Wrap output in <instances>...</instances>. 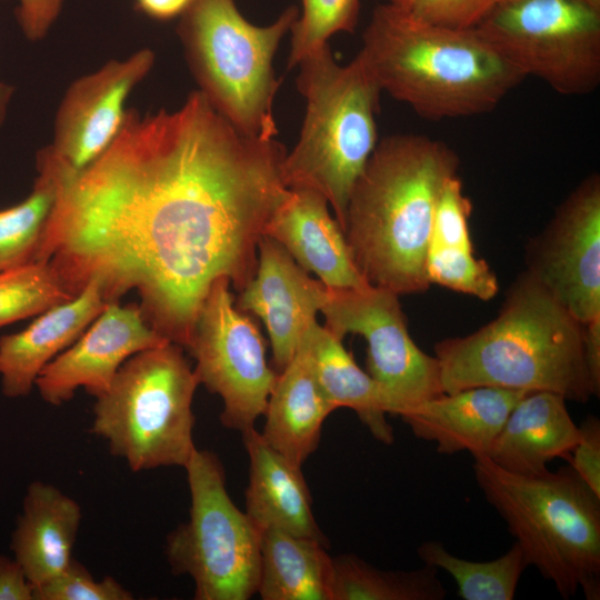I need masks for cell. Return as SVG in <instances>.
I'll return each instance as SVG.
<instances>
[{"label": "cell", "mask_w": 600, "mask_h": 600, "mask_svg": "<svg viewBox=\"0 0 600 600\" xmlns=\"http://www.w3.org/2000/svg\"><path fill=\"white\" fill-rule=\"evenodd\" d=\"M14 88L0 80V129L2 128L8 112V106L13 96Z\"/></svg>", "instance_id": "39"}, {"label": "cell", "mask_w": 600, "mask_h": 600, "mask_svg": "<svg viewBox=\"0 0 600 600\" xmlns=\"http://www.w3.org/2000/svg\"><path fill=\"white\" fill-rule=\"evenodd\" d=\"M433 349L444 393L490 386L551 391L579 403L592 397L583 323L527 270L511 284L493 320Z\"/></svg>", "instance_id": "4"}, {"label": "cell", "mask_w": 600, "mask_h": 600, "mask_svg": "<svg viewBox=\"0 0 600 600\" xmlns=\"http://www.w3.org/2000/svg\"><path fill=\"white\" fill-rule=\"evenodd\" d=\"M73 298L48 262H36L0 273V328L34 317Z\"/></svg>", "instance_id": "29"}, {"label": "cell", "mask_w": 600, "mask_h": 600, "mask_svg": "<svg viewBox=\"0 0 600 600\" xmlns=\"http://www.w3.org/2000/svg\"><path fill=\"white\" fill-rule=\"evenodd\" d=\"M298 16L292 4L273 22L256 26L234 0H193L179 19L177 33L198 90L246 136H278L273 103L282 79L273 60Z\"/></svg>", "instance_id": "7"}, {"label": "cell", "mask_w": 600, "mask_h": 600, "mask_svg": "<svg viewBox=\"0 0 600 600\" xmlns=\"http://www.w3.org/2000/svg\"><path fill=\"white\" fill-rule=\"evenodd\" d=\"M287 152L239 132L199 90L173 111L127 109L111 144L63 182L40 261L72 297L91 280L108 303L137 290L147 322L186 349L211 286L240 292L253 278Z\"/></svg>", "instance_id": "1"}, {"label": "cell", "mask_w": 600, "mask_h": 600, "mask_svg": "<svg viewBox=\"0 0 600 600\" xmlns=\"http://www.w3.org/2000/svg\"><path fill=\"white\" fill-rule=\"evenodd\" d=\"M498 0H413L408 11L431 23L474 28Z\"/></svg>", "instance_id": "33"}, {"label": "cell", "mask_w": 600, "mask_h": 600, "mask_svg": "<svg viewBox=\"0 0 600 600\" xmlns=\"http://www.w3.org/2000/svg\"><path fill=\"white\" fill-rule=\"evenodd\" d=\"M318 382L337 409L353 410L360 421L380 442L393 443V430L386 419L391 413L389 399L380 384L354 361L342 339L317 321L302 338Z\"/></svg>", "instance_id": "24"}, {"label": "cell", "mask_w": 600, "mask_h": 600, "mask_svg": "<svg viewBox=\"0 0 600 600\" xmlns=\"http://www.w3.org/2000/svg\"><path fill=\"white\" fill-rule=\"evenodd\" d=\"M529 391L473 387L441 393L399 417L413 434L436 443L440 454L486 456L516 403Z\"/></svg>", "instance_id": "18"}, {"label": "cell", "mask_w": 600, "mask_h": 600, "mask_svg": "<svg viewBox=\"0 0 600 600\" xmlns=\"http://www.w3.org/2000/svg\"><path fill=\"white\" fill-rule=\"evenodd\" d=\"M0 600H34V589L14 558L0 553Z\"/></svg>", "instance_id": "36"}, {"label": "cell", "mask_w": 600, "mask_h": 600, "mask_svg": "<svg viewBox=\"0 0 600 600\" xmlns=\"http://www.w3.org/2000/svg\"><path fill=\"white\" fill-rule=\"evenodd\" d=\"M578 427V441L567 459L579 477L600 497V420L590 414Z\"/></svg>", "instance_id": "34"}, {"label": "cell", "mask_w": 600, "mask_h": 600, "mask_svg": "<svg viewBox=\"0 0 600 600\" xmlns=\"http://www.w3.org/2000/svg\"><path fill=\"white\" fill-rule=\"evenodd\" d=\"M189 520L167 537L174 574H188L197 600H248L257 593L262 531L231 500L218 456L194 449L184 466Z\"/></svg>", "instance_id": "9"}, {"label": "cell", "mask_w": 600, "mask_h": 600, "mask_svg": "<svg viewBox=\"0 0 600 600\" xmlns=\"http://www.w3.org/2000/svg\"><path fill=\"white\" fill-rule=\"evenodd\" d=\"M332 600H442L447 590L438 569L424 564L408 571H386L354 554L332 558Z\"/></svg>", "instance_id": "27"}, {"label": "cell", "mask_w": 600, "mask_h": 600, "mask_svg": "<svg viewBox=\"0 0 600 600\" xmlns=\"http://www.w3.org/2000/svg\"><path fill=\"white\" fill-rule=\"evenodd\" d=\"M258 251L256 273L234 303L239 310L262 320L271 342L274 366L281 371L317 321L328 287L311 278L271 237L261 236Z\"/></svg>", "instance_id": "16"}, {"label": "cell", "mask_w": 600, "mask_h": 600, "mask_svg": "<svg viewBox=\"0 0 600 600\" xmlns=\"http://www.w3.org/2000/svg\"><path fill=\"white\" fill-rule=\"evenodd\" d=\"M584 1L588 2L590 6L594 7L596 9L600 10V0H584Z\"/></svg>", "instance_id": "41"}, {"label": "cell", "mask_w": 600, "mask_h": 600, "mask_svg": "<svg viewBox=\"0 0 600 600\" xmlns=\"http://www.w3.org/2000/svg\"><path fill=\"white\" fill-rule=\"evenodd\" d=\"M417 554L424 564L448 572L463 600H512L519 580L529 567L517 542L506 553L489 561L459 558L439 541H424L418 547Z\"/></svg>", "instance_id": "28"}, {"label": "cell", "mask_w": 600, "mask_h": 600, "mask_svg": "<svg viewBox=\"0 0 600 600\" xmlns=\"http://www.w3.org/2000/svg\"><path fill=\"white\" fill-rule=\"evenodd\" d=\"M583 359L592 396L600 394V318L583 323Z\"/></svg>", "instance_id": "37"}, {"label": "cell", "mask_w": 600, "mask_h": 600, "mask_svg": "<svg viewBox=\"0 0 600 600\" xmlns=\"http://www.w3.org/2000/svg\"><path fill=\"white\" fill-rule=\"evenodd\" d=\"M502 1H513V0H498V2H502Z\"/></svg>", "instance_id": "42"}, {"label": "cell", "mask_w": 600, "mask_h": 600, "mask_svg": "<svg viewBox=\"0 0 600 600\" xmlns=\"http://www.w3.org/2000/svg\"><path fill=\"white\" fill-rule=\"evenodd\" d=\"M63 0H18L16 18L24 37L41 41L57 21Z\"/></svg>", "instance_id": "35"}, {"label": "cell", "mask_w": 600, "mask_h": 600, "mask_svg": "<svg viewBox=\"0 0 600 600\" xmlns=\"http://www.w3.org/2000/svg\"><path fill=\"white\" fill-rule=\"evenodd\" d=\"M474 29L524 78L560 94L600 84V10L584 0L498 2Z\"/></svg>", "instance_id": "10"}, {"label": "cell", "mask_w": 600, "mask_h": 600, "mask_svg": "<svg viewBox=\"0 0 600 600\" xmlns=\"http://www.w3.org/2000/svg\"><path fill=\"white\" fill-rule=\"evenodd\" d=\"M527 271L579 322L600 318V177L562 201L528 246Z\"/></svg>", "instance_id": "13"}, {"label": "cell", "mask_w": 600, "mask_h": 600, "mask_svg": "<svg viewBox=\"0 0 600 600\" xmlns=\"http://www.w3.org/2000/svg\"><path fill=\"white\" fill-rule=\"evenodd\" d=\"M36 166L38 174L28 197L0 210V273L40 262L49 221L67 179L39 154Z\"/></svg>", "instance_id": "26"}, {"label": "cell", "mask_w": 600, "mask_h": 600, "mask_svg": "<svg viewBox=\"0 0 600 600\" xmlns=\"http://www.w3.org/2000/svg\"><path fill=\"white\" fill-rule=\"evenodd\" d=\"M381 91L439 121L491 112L524 77L474 28L378 4L358 52Z\"/></svg>", "instance_id": "3"}, {"label": "cell", "mask_w": 600, "mask_h": 600, "mask_svg": "<svg viewBox=\"0 0 600 600\" xmlns=\"http://www.w3.org/2000/svg\"><path fill=\"white\" fill-rule=\"evenodd\" d=\"M241 433L249 457L248 517L261 531L280 530L328 546L314 520L301 467L271 448L254 427Z\"/></svg>", "instance_id": "20"}, {"label": "cell", "mask_w": 600, "mask_h": 600, "mask_svg": "<svg viewBox=\"0 0 600 600\" xmlns=\"http://www.w3.org/2000/svg\"><path fill=\"white\" fill-rule=\"evenodd\" d=\"M413 0H389L390 3L399 7V8H402L404 10H408L411 6Z\"/></svg>", "instance_id": "40"}, {"label": "cell", "mask_w": 600, "mask_h": 600, "mask_svg": "<svg viewBox=\"0 0 600 600\" xmlns=\"http://www.w3.org/2000/svg\"><path fill=\"white\" fill-rule=\"evenodd\" d=\"M459 164L452 148L427 136L378 141L352 188L344 227L351 257L369 284L399 296L428 290L433 216Z\"/></svg>", "instance_id": "2"}, {"label": "cell", "mask_w": 600, "mask_h": 600, "mask_svg": "<svg viewBox=\"0 0 600 600\" xmlns=\"http://www.w3.org/2000/svg\"><path fill=\"white\" fill-rule=\"evenodd\" d=\"M136 9L150 19L169 21L180 18L193 0H133Z\"/></svg>", "instance_id": "38"}, {"label": "cell", "mask_w": 600, "mask_h": 600, "mask_svg": "<svg viewBox=\"0 0 600 600\" xmlns=\"http://www.w3.org/2000/svg\"><path fill=\"white\" fill-rule=\"evenodd\" d=\"M229 287L227 278L211 286L186 349L200 384L223 401L221 423L243 432L264 413L278 373L267 362L259 328L236 307Z\"/></svg>", "instance_id": "11"}, {"label": "cell", "mask_w": 600, "mask_h": 600, "mask_svg": "<svg viewBox=\"0 0 600 600\" xmlns=\"http://www.w3.org/2000/svg\"><path fill=\"white\" fill-rule=\"evenodd\" d=\"M154 61V52L143 48L74 80L57 110L53 139L38 153L67 179L87 168L119 133L127 113L124 103Z\"/></svg>", "instance_id": "14"}, {"label": "cell", "mask_w": 600, "mask_h": 600, "mask_svg": "<svg viewBox=\"0 0 600 600\" xmlns=\"http://www.w3.org/2000/svg\"><path fill=\"white\" fill-rule=\"evenodd\" d=\"M293 22L287 67L296 68L311 52L329 44L339 32L352 33L358 24L360 0H301Z\"/></svg>", "instance_id": "30"}, {"label": "cell", "mask_w": 600, "mask_h": 600, "mask_svg": "<svg viewBox=\"0 0 600 600\" xmlns=\"http://www.w3.org/2000/svg\"><path fill=\"white\" fill-rule=\"evenodd\" d=\"M336 408L314 373L310 353L301 343L277 374L263 416L261 437L276 451L302 467L319 446L321 429Z\"/></svg>", "instance_id": "23"}, {"label": "cell", "mask_w": 600, "mask_h": 600, "mask_svg": "<svg viewBox=\"0 0 600 600\" xmlns=\"http://www.w3.org/2000/svg\"><path fill=\"white\" fill-rule=\"evenodd\" d=\"M327 199L310 188H288L263 234L280 243L307 272L329 288L369 286L358 270Z\"/></svg>", "instance_id": "17"}, {"label": "cell", "mask_w": 600, "mask_h": 600, "mask_svg": "<svg viewBox=\"0 0 600 600\" xmlns=\"http://www.w3.org/2000/svg\"><path fill=\"white\" fill-rule=\"evenodd\" d=\"M133 596L114 578L96 580L88 569L71 559L57 576L34 589V600H131Z\"/></svg>", "instance_id": "32"}, {"label": "cell", "mask_w": 600, "mask_h": 600, "mask_svg": "<svg viewBox=\"0 0 600 600\" xmlns=\"http://www.w3.org/2000/svg\"><path fill=\"white\" fill-rule=\"evenodd\" d=\"M306 113L297 143L287 152V188L320 192L344 233L352 188L378 143L376 116L381 89L357 54L340 66L329 44L297 66Z\"/></svg>", "instance_id": "6"}, {"label": "cell", "mask_w": 600, "mask_h": 600, "mask_svg": "<svg viewBox=\"0 0 600 600\" xmlns=\"http://www.w3.org/2000/svg\"><path fill=\"white\" fill-rule=\"evenodd\" d=\"M319 540L262 531L257 593L263 600H332V558Z\"/></svg>", "instance_id": "25"}, {"label": "cell", "mask_w": 600, "mask_h": 600, "mask_svg": "<svg viewBox=\"0 0 600 600\" xmlns=\"http://www.w3.org/2000/svg\"><path fill=\"white\" fill-rule=\"evenodd\" d=\"M566 399L529 391L512 408L486 457L506 471L537 474L557 458L567 459L579 438Z\"/></svg>", "instance_id": "21"}, {"label": "cell", "mask_w": 600, "mask_h": 600, "mask_svg": "<svg viewBox=\"0 0 600 600\" xmlns=\"http://www.w3.org/2000/svg\"><path fill=\"white\" fill-rule=\"evenodd\" d=\"M199 384L179 344L140 351L96 398L91 432L133 472L184 468L196 449L192 402Z\"/></svg>", "instance_id": "8"}, {"label": "cell", "mask_w": 600, "mask_h": 600, "mask_svg": "<svg viewBox=\"0 0 600 600\" xmlns=\"http://www.w3.org/2000/svg\"><path fill=\"white\" fill-rule=\"evenodd\" d=\"M399 294L374 286L329 288L321 312L324 327L342 339L359 334L367 342V372L386 392L391 414L443 393L434 356L412 340Z\"/></svg>", "instance_id": "12"}, {"label": "cell", "mask_w": 600, "mask_h": 600, "mask_svg": "<svg viewBox=\"0 0 600 600\" xmlns=\"http://www.w3.org/2000/svg\"><path fill=\"white\" fill-rule=\"evenodd\" d=\"M81 517L79 503L57 487L33 481L27 488L10 548L33 589L71 561Z\"/></svg>", "instance_id": "22"}, {"label": "cell", "mask_w": 600, "mask_h": 600, "mask_svg": "<svg viewBox=\"0 0 600 600\" xmlns=\"http://www.w3.org/2000/svg\"><path fill=\"white\" fill-rule=\"evenodd\" d=\"M168 342L147 322L139 304L109 302L84 332L42 369L36 387L52 406L70 401L80 388L98 398L129 358Z\"/></svg>", "instance_id": "15"}, {"label": "cell", "mask_w": 600, "mask_h": 600, "mask_svg": "<svg viewBox=\"0 0 600 600\" xmlns=\"http://www.w3.org/2000/svg\"><path fill=\"white\" fill-rule=\"evenodd\" d=\"M107 303L99 283L91 280L73 298L37 314L26 329L1 337L2 393L28 396L42 369L84 332Z\"/></svg>", "instance_id": "19"}, {"label": "cell", "mask_w": 600, "mask_h": 600, "mask_svg": "<svg viewBox=\"0 0 600 600\" xmlns=\"http://www.w3.org/2000/svg\"><path fill=\"white\" fill-rule=\"evenodd\" d=\"M426 271L431 283L488 301L499 283L489 264L473 251L449 250L428 247Z\"/></svg>", "instance_id": "31"}, {"label": "cell", "mask_w": 600, "mask_h": 600, "mask_svg": "<svg viewBox=\"0 0 600 600\" xmlns=\"http://www.w3.org/2000/svg\"><path fill=\"white\" fill-rule=\"evenodd\" d=\"M476 482L504 520L529 566L564 599H600V497L572 467L537 474L506 471L473 457Z\"/></svg>", "instance_id": "5"}]
</instances>
